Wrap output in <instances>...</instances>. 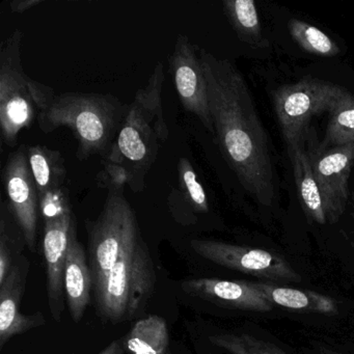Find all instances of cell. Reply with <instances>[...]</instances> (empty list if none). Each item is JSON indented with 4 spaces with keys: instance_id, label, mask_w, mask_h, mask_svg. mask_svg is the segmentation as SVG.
<instances>
[{
    "instance_id": "obj_1",
    "label": "cell",
    "mask_w": 354,
    "mask_h": 354,
    "mask_svg": "<svg viewBox=\"0 0 354 354\" xmlns=\"http://www.w3.org/2000/svg\"><path fill=\"white\" fill-rule=\"evenodd\" d=\"M200 57L221 154L243 189L259 204L270 207L275 198L272 155L248 82L229 59L203 48Z\"/></svg>"
},
{
    "instance_id": "obj_2",
    "label": "cell",
    "mask_w": 354,
    "mask_h": 354,
    "mask_svg": "<svg viewBox=\"0 0 354 354\" xmlns=\"http://www.w3.org/2000/svg\"><path fill=\"white\" fill-rule=\"evenodd\" d=\"M165 70L157 63L146 86L128 106L119 134L101 163L123 167L130 176V189L142 192L146 177L169 136L162 107Z\"/></svg>"
},
{
    "instance_id": "obj_3",
    "label": "cell",
    "mask_w": 354,
    "mask_h": 354,
    "mask_svg": "<svg viewBox=\"0 0 354 354\" xmlns=\"http://www.w3.org/2000/svg\"><path fill=\"white\" fill-rule=\"evenodd\" d=\"M128 106L111 94L66 92L55 95L37 121L44 133L68 128L77 142L78 160L94 155L104 158L119 134Z\"/></svg>"
},
{
    "instance_id": "obj_4",
    "label": "cell",
    "mask_w": 354,
    "mask_h": 354,
    "mask_svg": "<svg viewBox=\"0 0 354 354\" xmlns=\"http://www.w3.org/2000/svg\"><path fill=\"white\" fill-rule=\"evenodd\" d=\"M24 34L13 30L0 47V129L3 142L16 146L20 132L32 127L55 98V90L32 80L21 63Z\"/></svg>"
},
{
    "instance_id": "obj_5",
    "label": "cell",
    "mask_w": 354,
    "mask_h": 354,
    "mask_svg": "<svg viewBox=\"0 0 354 354\" xmlns=\"http://www.w3.org/2000/svg\"><path fill=\"white\" fill-rule=\"evenodd\" d=\"M156 273L150 250L140 235L122 254L106 281L95 291L99 314L111 323L140 314L154 293Z\"/></svg>"
},
{
    "instance_id": "obj_6",
    "label": "cell",
    "mask_w": 354,
    "mask_h": 354,
    "mask_svg": "<svg viewBox=\"0 0 354 354\" xmlns=\"http://www.w3.org/2000/svg\"><path fill=\"white\" fill-rule=\"evenodd\" d=\"M88 232V265L93 290L106 281L122 254L142 235L136 211L124 189L109 190L102 210L96 219L86 221Z\"/></svg>"
},
{
    "instance_id": "obj_7",
    "label": "cell",
    "mask_w": 354,
    "mask_h": 354,
    "mask_svg": "<svg viewBox=\"0 0 354 354\" xmlns=\"http://www.w3.org/2000/svg\"><path fill=\"white\" fill-rule=\"evenodd\" d=\"M341 90L337 84L310 78L283 84L272 93L273 107L286 146L304 142L313 118L328 113Z\"/></svg>"
},
{
    "instance_id": "obj_8",
    "label": "cell",
    "mask_w": 354,
    "mask_h": 354,
    "mask_svg": "<svg viewBox=\"0 0 354 354\" xmlns=\"http://www.w3.org/2000/svg\"><path fill=\"white\" fill-rule=\"evenodd\" d=\"M192 250L214 264L259 279L272 281H300V275L287 261L272 252L215 240L194 239Z\"/></svg>"
},
{
    "instance_id": "obj_9",
    "label": "cell",
    "mask_w": 354,
    "mask_h": 354,
    "mask_svg": "<svg viewBox=\"0 0 354 354\" xmlns=\"http://www.w3.org/2000/svg\"><path fill=\"white\" fill-rule=\"evenodd\" d=\"M3 180L8 210L21 231L28 248L36 252L40 203L26 146L19 147L9 155L3 167Z\"/></svg>"
},
{
    "instance_id": "obj_10",
    "label": "cell",
    "mask_w": 354,
    "mask_h": 354,
    "mask_svg": "<svg viewBox=\"0 0 354 354\" xmlns=\"http://www.w3.org/2000/svg\"><path fill=\"white\" fill-rule=\"evenodd\" d=\"M169 70L183 109L196 115L209 133L214 136L200 48L185 35L177 37L173 53L169 55Z\"/></svg>"
},
{
    "instance_id": "obj_11",
    "label": "cell",
    "mask_w": 354,
    "mask_h": 354,
    "mask_svg": "<svg viewBox=\"0 0 354 354\" xmlns=\"http://www.w3.org/2000/svg\"><path fill=\"white\" fill-rule=\"evenodd\" d=\"M327 221L335 223L345 211L349 177L354 165V144L310 151Z\"/></svg>"
},
{
    "instance_id": "obj_12",
    "label": "cell",
    "mask_w": 354,
    "mask_h": 354,
    "mask_svg": "<svg viewBox=\"0 0 354 354\" xmlns=\"http://www.w3.org/2000/svg\"><path fill=\"white\" fill-rule=\"evenodd\" d=\"M77 237L75 214L57 223L44 225L43 250L47 269V296L49 310L55 321L59 322L65 308L64 274L70 244Z\"/></svg>"
},
{
    "instance_id": "obj_13",
    "label": "cell",
    "mask_w": 354,
    "mask_h": 354,
    "mask_svg": "<svg viewBox=\"0 0 354 354\" xmlns=\"http://www.w3.org/2000/svg\"><path fill=\"white\" fill-rule=\"evenodd\" d=\"M30 262L19 257L5 283L0 285V349L16 335L43 326L46 318L41 312L24 315L20 313V304L26 291Z\"/></svg>"
},
{
    "instance_id": "obj_14",
    "label": "cell",
    "mask_w": 354,
    "mask_h": 354,
    "mask_svg": "<svg viewBox=\"0 0 354 354\" xmlns=\"http://www.w3.org/2000/svg\"><path fill=\"white\" fill-rule=\"evenodd\" d=\"M181 288L188 295L239 310L266 313L273 308V304L250 281L202 277L183 281Z\"/></svg>"
},
{
    "instance_id": "obj_15",
    "label": "cell",
    "mask_w": 354,
    "mask_h": 354,
    "mask_svg": "<svg viewBox=\"0 0 354 354\" xmlns=\"http://www.w3.org/2000/svg\"><path fill=\"white\" fill-rule=\"evenodd\" d=\"M167 206L174 218L183 225H194L198 215L208 213L206 190L186 157L178 162V184L167 196Z\"/></svg>"
},
{
    "instance_id": "obj_16",
    "label": "cell",
    "mask_w": 354,
    "mask_h": 354,
    "mask_svg": "<svg viewBox=\"0 0 354 354\" xmlns=\"http://www.w3.org/2000/svg\"><path fill=\"white\" fill-rule=\"evenodd\" d=\"M64 289L72 319L74 322H80L91 304L93 279L86 250L77 237L72 240L68 252Z\"/></svg>"
},
{
    "instance_id": "obj_17",
    "label": "cell",
    "mask_w": 354,
    "mask_h": 354,
    "mask_svg": "<svg viewBox=\"0 0 354 354\" xmlns=\"http://www.w3.org/2000/svg\"><path fill=\"white\" fill-rule=\"evenodd\" d=\"M287 151L304 213L310 221L324 225L327 221L326 212L320 188L315 177L310 152L306 151L304 142L287 147Z\"/></svg>"
},
{
    "instance_id": "obj_18",
    "label": "cell",
    "mask_w": 354,
    "mask_h": 354,
    "mask_svg": "<svg viewBox=\"0 0 354 354\" xmlns=\"http://www.w3.org/2000/svg\"><path fill=\"white\" fill-rule=\"evenodd\" d=\"M250 283L271 304L289 310L323 315H333L337 312V304L333 298L317 292L302 291L264 281H250Z\"/></svg>"
},
{
    "instance_id": "obj_19",
    "label": "cell",
    "mask_w": 354,
    "mask_h": 354,
    "mask_svg": "<svg viewBox=\"0 0 354 354\" xmlns=\"http://www.w3.org/2000/svg\"><path fill=\"white\" fill-rule=\"evenodd\" d=\"M26 152L38 188L39 198L50 190L65 186L67 169L65 159L59 151L35 145L26 147Z\"/></svg>"
},
{
    "instance_id": "obj_20",
    "label": "cell",
    "mask_w": 354,
    "mask_h": 354,
    "mask_svg": "<svg viewBox=\"0 0 354 354\" xmlns=\"http://www.w3.org/2000/svg\"><path fill=\"white\" fill-rule=\"evenodd\" d=\"M223 13L236 35L252 48H268L254 0H223Z\"/></svg>"
},
{
    "instance_id": "obj_21",
    "label": "cell",
    "mask_w": 354,
    "mask_h": 354,
    "mask_svg": "<svg viewBox=\"0 0 354 354\" xmlns=\"http://www.w3.org/2000/svg\"><path fill=\"white\" fill-rule=\"evenodd\" d=\"M125 348L131 354H167L169 335L162 317L152 315L140 319L125 337Z\"/></svg>"
},
{
    "instance_id": "obj_22",
    "label": "cell",
    "mask_w": 354,
    "mask_h": 354,
    "mask_svg": "<svg viewBox=\"0 0 354 354\" xmlns=\"http://www.w3.org/2000/svg\"><path fill=\"white\" fill-rule=\"evenodd\" d=\"M322 148L354 144V96L345 88L331 104Z\"/></svg>"
},
{
    "instance_id": "obj_23",
    "label": "cell",
    "mask_w": 354,
    "mask_h": 354,
    "mask_svg": "<svg viewBox=\"0 0 354 354\" xmlns=\"http://www.w3.org/2000/svg\"><path fill=\"white\" fill-rule=\"evenodd\" d=\"M288 30L292 39L306 53L323 57H335L341 53L335 41L312 24L291 19L288 24Z\"/></svg>"
},
{
    "instance_id": "obj_24",
    "label": "cell",
    "mask_w": 354,
    "mask_h": 354,
    "mask_svg": "<svg viewBox=\"0 0 354 354\" xmlns=\"http://www.w3.org/2000/svg\"><path fill=\"white\" fill-rule=\"evenodd\" d=\"M211 343L230 354H287L272 344L246 333H219L209 337Z\"/></svg>"
},
{
    "instance_id": "obj_25",
    "label": "cell",
    "mask_w": 354,
    "mask_h": 354,
    "mask_svg": "<svg viewBox=\"0 0 354 354\" xmlns=\"http://www.w3.org/2000/svg\"><path fill=\"white\" fill-rule=\"evenodd\" d=\"M39 203L44 225L57 223L74 215L69 190L66 186L43 194L39 198Z\"/></svg>"
},
{
    "instance_id": "obj_26",
    "label": "cell",
    "mask_w": 354,
    "mask_h": 354,
    "mask_svg": "<svg viewBox=\"0 0 354 354\" xmlns=\"http://www.w3.org/2000/svg\"><path fill=\"white\" fill-rule=\"evenodd\" d=\"M18 245L11 231V225L6 216L3 205V216L0 223V285L5 283L11 273L16 261L19 258Z\"/></svg>"
},
{
    "instance_id": "obj_27",
    "label": "cell",
    "mask_w": 354,
    "mask_h": 354,
    "mask_svg": "<svg viewBox=\"0 0 354 354\" xmlns=\"http://www.w3.org/2000/svg\"><path fill=\"white\" fill-rule=\"evenodd\" d=\"M42 3V0H14L10 3V9L12 13L22 14Z\"/></svg>"
},
{
    "instance_id": "obj_28",
    "label": "cell",
    "mask_w": 354,
    "mask_h": 354,
    "mask_svg": "<svg viewBox=\"0 0 354 354\" xmlns=\"http://www.w3.org/2000/svg\"><path fill=\"white\" fill-rule=\"evenodd\" d=\"M125 353V339H118L109 343L98 354H124Z\"/></svg>"
},
{
    "instance_id": "obj_29",
    "label": "cell",
    "mask_w": 354,
    "mask_h": 354,
    "mask_svg": "<svg viewBox=\"0 0 354 354\" xmlns=\"http://www.w3.org/2000/svg\"><path fill=\"white\" fill-rule=\"evenodd\" d=\"M319 354H354V353H343V352L333 351V350H322Z\"/></svg>"
},
{
    "instance_id": "obj_30",
    "label": "cell",
    "mask_w": 354,
    "mask_h": 354,
    "mask_svg": "<svg viewBox=\"0 0 354 354\" xmlns=\"http://www.w3.org/2000/svg\"><path fill=\"white\" fill-rule=\"evenodd\" d=\"M167 354H171V352H169H169H167Z\"/></svg>"
}]
</instances>
